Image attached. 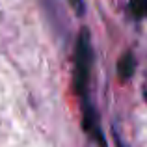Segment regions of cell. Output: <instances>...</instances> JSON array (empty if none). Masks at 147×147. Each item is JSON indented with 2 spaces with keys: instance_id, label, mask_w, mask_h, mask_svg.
I'll list each match as a JSON object with an SVG mask.
<instances>
[{
  "instance_id": "obj_4",
  "label": "cell",
  "mask_w": 147,
  "mask_h": 147,
  "mask_svg": "<svg viewBox=\"0 0 147 147\" xmlns=\"http://www.w3.org/2000/svg\"><path fill=\"white\" fill-rule=\"evenodd\" d=\"M130 13L136 19H144L147 15V0H130Z\"/></svg>"
},
{
  "instance_id": "obj_1",
  "label": "cell",
  "mask_w": 147,
  "mask_h": 147,
  "mask_svg": "<svg viewBox=\"0 0 147 147\" xmlns=\"http://www.w3.org/2000/svg\"><path fill=\"white\" fill-rule=\"evenodd\" d=\"M91 63H93V50L88 28L80 30L75 47V73H73V86L80 99H88V84L91 75Z\"/></svg>"
},
{
  "instance_id": "obj_2",
  "label": "cell",
  "mask_w": 147,
  "mask_h": 147,
  "mask_svg": "<svg viewBox=\"0 0 147 147\" xmlns=\"http://www.w3.org/2000/svg\"><path fill=\"white\" fill-rule=\"evenodd\" d=\"M82 127L100 147H106V140H104V134L99 125V115L93 104L90 102V99H82Z\"/></svg>"
},
{
  "instance_id": "obj_5",
  "label": "cell",
  "mask_w": 147,
  "mask_h": 147,
  "mask_svg": "<svg viewBox=\"0 0 147 147\" xmlns=\"http://www.w3.org/2000/svg\"><path fill=\"white\" fill-rule=\"evenodd\" d=\"M69 2H71L73 9H75L78 15H82V13H84V0H69Z\"/></svg>"
},
{
  "instance_id": "obj_3",
  "label": "cell",
  "mask_w": 147,
  "mask_h": 147,
  "mask_svg": "<svg viewBox=\"0 0 147 147\" xmlns=\"http://www.w3.org/2000/svg\"><path fill=\"white\" fill-rule=\"evenodd\" d=\"M134 71H136V60H134V56L130 52L123 54L121 58H119L117 61V75L121 80H129L130 76L134 75Z\"/></svg>"
}]
</instances>
